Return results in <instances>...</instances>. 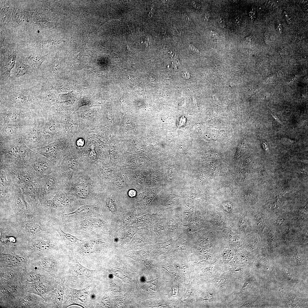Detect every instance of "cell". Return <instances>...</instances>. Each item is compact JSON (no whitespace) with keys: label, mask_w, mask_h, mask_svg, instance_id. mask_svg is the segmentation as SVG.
I'll return each instance as SVG.
<instances>
[{"label":"cell","mask_w":308,"mask_h":308,"mask_svg":"<svg viewBox=\"0 0 308 308\" xmlns=\"http://www.w3.org/2000/svg\"><path fill=\"white\" fill-rule=\"evenodd\" d=\"M27 228L29 231L33 233H37L40 230V228L39 225L33 223L28 225Z\"/></svg>","instance_id":"4dcf8cb0"},{"label":"cell","mask_w":308,"mask_h":308,"mask_svg":"<svg viewBox=\"0 0 308 308\" xmlns=\"http://www.w3.org/2000/svg\"><path fill=\"white\" fill-rule=\"evenodd\" d=\"M24 303L26 305L29 306L32 305V301L31 299H28L24 300Z\"/></svg>","instance_id":"d590c367"},{"label":"cell","mask_w":308,"mask_h":308,"mask_svg":"<svg viewBox=\"0 0 308 308\" xmlns=\"http://www.w3.org/2000/svg\"><path fill=\"white\" fill-rule=\"evenodd\" d=\"M103 189L94 163L88 161L78 168L64 190L76 200L89 202L95 199Z\"/></svg>","instance_id":"6da1fadb"},{"label":"cell","mask_w":308,"mask_h":308,"mask_svg":"<svg viewBox=\"0 0 308 308\" xmlns=\"http://www.w3.org/2000/svg\"><path fill=\"white\" fill-rule=\"evenodd\" d=\"M70 138L62 135L48 145L32 150L50 160L57 167L69 151Z\"/></svg>","instance_id":"5b68a950"},{"label":"cell","mask_w":308,"mask_h":308,"mask_svg":"<svg viewBox=\"0 0 308 308\" xmlns=\"http://www.w3.org/2000/svg\"><path fill=\"white\" fill-rule=\"evenodd\" d=\"M137 179L140 183H143L144 182V178L143 175L141 174L137 175Z\"/></svg>","instance_id":"836d02e7"},{"label":"cell","mask_w":308,"mask_h":308,"mask_svg":"<svg viewBox=\"0 0 308 308\" xmlns=\"http://www.w3.org/2000/svg\"><path fill=\"white\" fill-rule=\"evenodd\" d=\"M56 230L59 234L61 240L70 250L85 240L78 239L75 236L64 232L61 228H58Z\"/></svg>","instance_id":"7402d4cb"},{"label":"cell","mask_w":308,"mask_h":308,"mask_svg":"<svg viewBox=\"0 0 308 308\" xmlns=\"http://www.w3.org/2000/svg\"><path fill=\"white\" fill-rule=\"evenodd\" d=\"M249 16L252 19L255 17V12L254 10H252L249 13Z\"/></svg>","instance_id":"8d00e7d4"},{"label":"cell","mask_w":308,"mask_h":308,"mask_svg":"<svg viewBox=\"0 0 308 308\" xmlns=\"http://www.w3.org/2000/svg\"><path fill=\"white\" fill-rule=\"evenodd\" d=\"M281 26V25L280 23L277 26V30L278 31H279V32L281 33V31L282 29V27Z\"/></svg>","instance_id":"f35d334b"},{"label":"cell","mask_w":308,"mask_h":308,"mask_svg":"<svg viewBox=\"0 0 308 308\" xmlns=\"http://www.w3.org/2000/svg\"><path fill=\"white\" fill-rule=\"evenodd\" d=\"M45 289V286L42 283H39L35 284L33 285L32 291L35 293L40 296L42 295L43 291Z\"/></svg>","instance_id":"f546056e"},{"label":"cell","mask_w":308,"mask_h":308,"mask_svg":"<svg viewBox=\"0 0 308 308\" xmlns=\"http://www.w3.org/2000/svg\"><path fill=\"white\" fill-rule=\"evenodd\" d=\"M9 240L12 242H15V239L13 237H10L9 238Z\"/></svg>","instance_id":"60d3db41"},{"label":"cell","mask_w":308,"mask_h":308,"mask_svg":"<svg viewBox=\"0 0 308 308\" xmlns=\"http://www.w3.org/2000/svg\"><path fill=\"white\" fill-rule=\"evenodd\" d=\"M1 279L4 281L12 279L14 276L13 273L10 272L4 273L1 274Z\"/></svg>","instance_id":"d6a6232c"},{"label":"cell","mask_w":308,"mask_h":308,"mask_svg":"<svg viewBox=\"0 0 308 308\" xmlns=\"http://www.w3.org/2000/svg\"><path fill=\"white\" fill-rule=\"evenodd\" d=\"M252 40V37L250 36L247 37L246 38V40L249 42H250Z\"/></svg>","instance_id":"ab89813d"},{"label":"cell","mask_w":308,"mask_h":308,"mask_svg":"<svg viewBox=\"0 0 308 308\" xmlns=\"http://www.w3.org/2000/svg\"><path fill=\"white\" fill-rule=\"evenodd\" d=\"M46 123L41 117L37 116L31 131L22 137L24 143L31 149L44 147L52 142L51 136L44 134L41 129Z\"/></svg>","instance_id":"30bf717a"},{"label":"cell","mask_w":308,"mask_h":308,"mask_svg":"<svg viewBox=\"0 0 308 308\" xmlns=\"http://www.w3.org/2000/svg\"><path fill=\"white\" fill-rule=\"evenodd\" d=\"M39 185V200L41 201L52 198L56 194L64 190L62 179L56 169L38 179Z\"/></svg>","instance_id":"ba28073f"},{"label":"cell","mask_w":308,"mask_h":308,"mask_svg":"<svg viewBox=\"0 0 308 308\" xmlns=\"http://www.w3.org/2000/svg\"><path fill=\"white\" fill-rule=\"evenodd\" d=\"M136 194L135 192L133 190H131L130 191L129 193V194L130 196L131 197H133L135 196Z\"/></svg>","instance_id":"74e56055"},{"label":"cell","mask_w":308,"mask_h":308,"mask_svg":"<svg viewBox=\"0 0 308 308\" xmlns=\"http://www.w3.org/2000/svg\"><path fill=\"white\" fill-rule=\"evenodd\" d=\"M38 115V112L34 110L17 108L1 109L0 125L19 123L33 124L35 117Z\"/></svg>","instance_id":"9c48e42d"},{"label":"cell","mask_w":308,"mask_h":308,"mask_svg":"<svg viewBox=\"0 0 308 308\" xmlns=\"http://www.w3.org/2000/svg\"><path fill=\"white\" fill-rule=\"evenodd\" d=\"M76 199L64 190L58 193L52 198L42 201L39 207L50 209H62L72 206Z\"/></svg>","instance_id":"5bb4252c"},{"label":"cell","mask_w":308,"mask_h":308,"mask_svg":"<svg viewBox=\"0 0 308 308\" xmlns=\"http://www.w3.org/2000/svg\"><path fill=\"white\" fill-rule=\"evenodd\" d=\"M89 160L90 161L84 154L69 148L68 154L56 168L62 179L65 187L78 168L84 163Z\"/></svg>","instance_id":"8992f818"},{"label":"cell","mask_w":308,"mask_h":308,"mask_svg":"<svg viewBox=\"0 0 308 308\" xmlns=\"http://www.w3.org/2000/svg\"><path fill=\"white\" fill-rule=\"evenodd\" d=\"M51 108L48 110L46 121L41 130L44 135H49L52 142L62 135L60 122L63 114L57 110Z\"/></svg>","instance_id":"7c38bea8"},{"label":"cell","mask_w":308,"mask_h":308,"mask_svg":"<svg viewBox=\"0 0 308 308\" xmlns=\"http://www.w3.org/2000/svg\"><path fill=\"white\" fill-rule=\"evenodd\" d=\"M20 188L26 201L31 205H36L39 200L40 187L38 181L25 184Z\"/></svg>","instance_id":"d6986e66"},{"label":"cell","mask_w":308,"mask_h":308,"mask_svg":"<svg viewBox=\"0 0 308 308\" xmlns=\"http://www.w3.org/2000/svg\"><path fill=\"white\" fill-rule=\"evenodd\" d=\"M40 277V275L35 273H31L27 276V280L29 282L35 281L38 280Z\"/></svg>","instance_id":"1f68e13d"},{"label":"cell","mask_w":308,"mask_h":308,"mask_svg":"<svg viewBox=\"0 0 308 308\" xmlns=\"http://www.w3.org/2000/svg\"><path fill=\"white\" fill-rule=\"evenodd\" d=\"M79 123V131L89 132L98 127L100 122L99 116L92 109L76 111Z\"/></svg>","instance_id":"9a60e30c"},{"label":"cell","mask_w":308,"mask_h":308,"mask_svg":"<svg viewBox=\"0 0 308 308\" xmlns=\"http://www.w3.org/2000/svg\"><path fill=\"white\" fill-rule=\"evenodd\" d=\"M1 203H7L13 199L16 186L10 175L3 170H0Z\"/></svg>","instance_id":"e0dca14e"},{"label":"cell","mask_w":308,"mask_h":308,"mask_svg":"<svg viewBox=\"0 0 308 308\" xmlns=\"http://www.w3.org/2000/svg\"><path fill=\"white\" fill-rule=\"evenodd\" d=\"M17 108L38 110L39 106L37 97L25 90H15L1 98L0 109Z\"/></svg>","instance_id":"277c9868"},{"label":"cell","mask_w":308,"mask_h":308,"mask_svg":"<svg viewBox=\"0 0 308 308\" xmlns=\"http://www.w3.org/2000/svg\"><path fill=\"white\" fill-rule=\"evenodd\" d=\"M190 46L191 48V50L193 52L195 53H199V50L195 46L191 44H190Z\"/></svg>","instance_id":"e575fe53"},{"label":"cell","mask_w":308,"mask_h":308,"mask_svg":"<svg viewBox=\"0 0 308 308\" xmlns=\"http://www.w3.org/2000/svg\"><path fill=\"white\" fill-rule=\"evenodd\" d=\"M0 169L25 167L38 154L24 143L22 137L0 138Z\"/></svg>","instance_id":"7a4b0ae2"},{"label":"cell","mask_w":308,"mask_h":308,"mask_svg":"<svg viewBox=\"0 0 308 308\" xmlns=\"http://www.w3.org/2000/svg\"><path fill=\"white\" fill-rule=\"evenodd\" d=\"M62 134L71 137L79 131V123L75 112L68 115H63L60 122Z\"/></svg>","instance_id":"ac0fdd59"},{"label":"cell","mask_w":308,"mask_h":308,"mask_svg":"<svg viewBox=\"0 0 308 308\" xmlns=\"http://www.w3.org/2000/svg\"><path fill=\"white\" fill-rule=\"evenodd\" d=\"M16 58V51L15 50L11 51L6 56L3 66H1V75L5 79H7L10 78L11 72L15 66Z\"/></svg>","instance_id":"ffe728a7"},{"label":"cell","mask_w":308,"mask_h":308,"mask_svg":"<svg viewBox=\"0 0 308 308\" xmlns=\"http://www.w3.org/2000/svg\"><path fill=\"white\" fill-rule=\"evenodd\" d=\"M98 224V219L93 218H86L80 222L81 227L84 228H93L97 227Z\"/></svg>","instance_id":"83f0119b"},{"label":"cell","mask_w":308,"mask_h":308,"mask_svg":"<svg viewBox=\"0 0 308 308\" xmlns=\"http://www.w3.org/2000/svg\"><path fill=\"white\" fill-rule=\"evenodd\" d=\"M95 205L84 204L79 206L75 210L66 214L67 216L74 215H80L88 214L97 208Z\"/></svg>","instance_id":"484cf974"},{"label":"cell","mask_w":308,"mask_h":308,"mask_svg":"<svg viewBox=\"0 0 308 308\" xmlns=\"http://www.w3.org/2000/svg\"><path fill=\"white\" fill-rule=\"evenodd\" d=\"M97 285L96 281L86 288L76 289L65 285L66 299L62 307L66 308L76 305L82 308H94L91 300V295Z\"/></svg>","instance_id":"52a82bcc"},{"label":"cell","mask_w":308,"mask_h":308,"mask_svg":"<svg viewBox=\"0 0 308 308\" xmlns=\"http://www.w3.org/2000/svg\"><path fill=\"white\" fill-rule=\"evenodd\" d=\"M8 173L14 184L20 187L23 185L38 181L37 178L25 167H5L0 169Z\"/></svg>","instance_id":"2e32d148"},{"label":"cell","mask_w":308,"mask_h":308,"mask_svg":"<svg viewBox=\"0 0 308 308\" xmlns=\"http://www.w3.org/2000/svg\"><path fill=\"white\" fill-rule=\"evenodd\" d=\"M13 18L17 22L21 23H29L32 21L33 13L23 11L13 13Z\"/></svg>","instance_id":"d4e9b609"},{"label":"cell","mask_w":308,"mask_h":308,"mask_svg":"<svg viewBox=\"0 0 308 308\" xmlns=\"http://www.w3.org/2000/svg\"><path fill=\"white\" fill-rule=\"evenodd\" d=\"M34 70L30 66L21 62H17L15 71V76L20 78L31 74Z\"/></svg>","instance_id":"cb8c5ba5"},{"label":"cell","mask_w":308,"mask_h":308,"mask_svg":"<svg viewBox=\"0 0 308 308\" xmlns=\"http://www.w3.org/2000/svg\"><path fill=\"white\" fill-rule=\"evenodd\" d=\"M35 246L38 250L47 251L52 248L53 247L48 242L43 240L38 241L35 244Z\"/></svg>","instance_id":"f1b7e54d"},{"label":"cell","mask_w":308,"mask_h":308,"mask_svg":"<svg viewBox=\"0 0 308 308\" xmlns=\"http://www.w3.org/2000/svg\"><path fill=\"white\" fill-rule=\"evenodd\" d=\"M65 276L59 282V284L52 293V303L56 307H61L63 303V296L65 293Z\"/></svg>","instance_id":"44dd1931"},{"label":"cell","mask_w":308,"mask_h":308,"mask_svg":"<svg viewBox=\"0 0 308 308\" xmlns=\"http://www.w3.org/2000/svg\"><path fill=\"white\" fill-rule=\"evenodd\" d=\"M59 263L54 259L48 258L42 261L41 265L43 267L50 271L55 273L59 269Z\"/></svg>","instance_id":"4316f807"},{"label":"cell","mask_w":308,"mask_h":308,"mask_svg":"<svg viewBox=\"0 0 308 308\" xmlns=\"http://www.w3.org/2000/svg\"><path fill=\"white\" fill-rule=\"evenodd\" d=\"M98 272L86 268L71 256L65 273V284L76 289L86 288L96 281Z\"/></svg>","instance_id":"3957f363"},{"label":"cell","mask_w":308,"mask_h":308,"mask_svg":"<svg viewBox=\"0 0 308 308\" xmlns=\"http://www.w3.org/2000/svg\"><path fill=\"white\" fill-rule=\"evenodd\" d=\"M34 123H8L0 125V138L15 139L29 133L32 129Z\"/></svg>","instance_id":"4fadbf2b"},{"label":"cell","mask_w":308,"mask_h":308,"mask_svg":"<svg viewBox=\"0 0 308 308\" xmlns=\"http://www.w3.org/2000/svg\"><path fill=\"white\" fill-rule=\"evenodd\" d=\"M25 166L38 179L50 174L56 168L50 160L38 153Z\"/></svg>","instance_id":"8fae6325"},{"label":"cell","mask_w":308,"mask_h":308,"mask_svg":"<svg viewBox=\"0 0 308 308\" xmlns=\"http://www.w3.org/2000/svg\"><path fill=\"white\" fill-rule=\"evenodd\" d=\"M47 54L42 56H30L27 57L26 61L29 63V66L34 70L38 69L40 66L46 60L48 56Z\"/></svg>","instance_id":"603a6c76"}]
</instances>
